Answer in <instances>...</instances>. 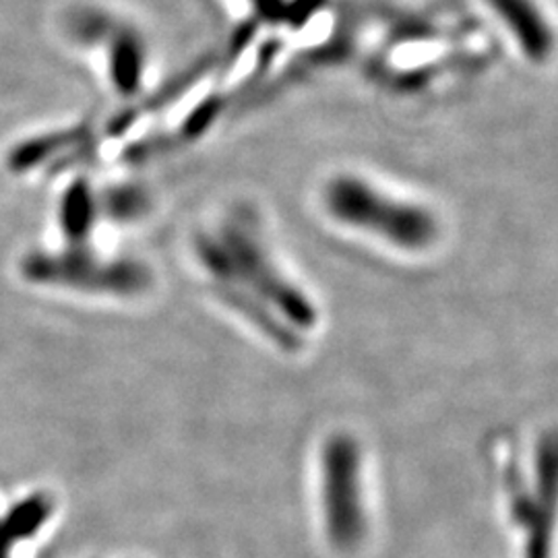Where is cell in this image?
Listing matches in <instances>:
<instances>
[{
	"label": "cell",
	"mask_w": 558,
	"mask_h": 558,
	"mask_svg": "<svg viewBox=\"0 0 558 558\" xmlns=\"http://www.w3.org/2000/svg\"><path fill=\"white\" fill-rule=\"evenodd\" d=\"M98 199L85 179L73 180L60 201L59 220L66 246L87 248L98 218Z\"/></svg>",
	"instance_id": "9"
},
{
	"label": "cell",
	"mask_w": 558,
	"mask_h": 558,
	"mask_svg": "<svg viewBox=\"0 0 558 558\" xmlns=\"http://www.w3.org/2000/svg\"><path fill=\"white\" fill-rule=\"evenodd\" d=\"M92 141H96L94 140V124L83 122V124L71 126L66 131L48 133V135L34 137V140L23 141L17 147L11 149L7 163L13 172H29L41 163H48V160H54L52 166H57L69 154L80 149L81 145L92 143Z\"/></svg>",
	"instance_id": "8"
},
{
	"label": "cell",
	"mask_w": 558,
	"mask_h": 558,
	"mask_svg": "<svg viewBox=\"0 0 558 558\" xmlns=\"http://www.w3.org/2000/svg\"><path fill=\"white\" fill-rule=\"evenodd\" d=\"M257 11L267 20H278L281 15V2L283 0H253Z\"/></svg>",
	"instance_id": "14"
},
{
	"label": "cell",
	"mask_w": 558,
	"mask_h": 558,
	"mask_svg": "<svg viewBox=\"0 0 558 558\" xmlns=\"http://www.w3.org/2000/svg\"><path fill=\"white\" fill-rule=\"evenodd\" d=\"M530 486V523L525 527V558H553L558 525V430L542 435Z\"/></svg>",
	"instance_id": "5"
},
{
	"label": "cell",
	"mask_w": 558,
	"mask_h": 558,
	"mask_svg": "<svg viewBox=\"0 0 558 558\" xmlns=\"http://www.w3.org/2000/svg\"><path fill=\"white\" fill-rule=\"evenodd\" d=\"M221 108H223V100L220 96H211L197 104L195 110L180 124L179 133L172 135L174 145H179L180 141L191 143L203 137L207 129L214 124V120L220 117Z\"/></svg>",
	"instance_id": "13"
},
{
	"label": "cell",
	"mask_w": 558,
	"mask_h": 558,
	"mask_svg": "<svg viewBox=\"0 0 558 558\" xmlns=\"http://www.w3.org/2000/svg\"><path fill=\"white\" fill-rule=\"evenodd\" d=\"M362 470L359 440L348 433L331 435L320 456L323 518L327 538L339 553L359 550L368 536Z\"/></svg>",
	"instance_id": "3"
},
{
	"label": "cell",
	"mask_w": 558,
	"mask_h": 558,
	"mask_svg": "<svg viewBox=\"0 0 558 558\" xmlns=\"http://www.w3.org/2000/svg\"><path fill=\"white\" fill-rule=\"evenodd\" d=\"M98 207L104 209L112 220L131 221L141 218L147 211V195L135 186H119L106 193Z\"/></svg>",
	"instance_id": "12"
},
{
	"label": "cell",
	"mask_w": 558,
	"mask_h": 558,
	"mask_svg": "<svg viewBox=\"0 0 558 558\" xmlns=\"http://www.w3.org/2000/svg\"><path fill=\"white\" fill-rule=\"evenodd\" d=\"M108 52V73L122 98L137 96L145 75V41L140 32L120 23L104 41Z\"/></svg>",
	"instance_id": "6"
},
{
	"label": "cell",
	"mask_w": 558,
	"mask_h": 558,
	"mask_svg": "<svg viewBox=\"0 0 558 558\" xmlns=\"http://www.w3.org/2000/svg\"><path fill=\"white\" fill-rule=\"evenodd\" d=\"M325 203L336 220L373 232L405 251H422L437 239L435 216L414 203L391 199L354 177H339L327 186Z\"/></svg>",
	"instance_id": "2"
},
{
	"label": "cell",
	"mask_w": 558,
	"mask_h": 558,
	"mask_svg": "<svg viewBox=\"0 0 558 558\" xmlns=\"http://www.w3.org/2000/svg\"><path fill=\"white\" fill-rule=\"evenodd\" d=\"M218 62H220L218 57H207V59L195 62V64H193L189 71H184L180 77L170 81V83H166L160 92H156L151 98H145V100L140 101L137 106H133L131 110L122 112L120 117L112 120V124H110V135L124 133V131H126L131 124H135L141 117H145V114H149V112H156L161 106H168L170 101L180 98L189 87H193V85H195L211 66H216Z\"/></svg>",
	"instance_id": "10"
},
{
	"label": "cell",
	"mask_w": 558,
	"mask_h": 558,
	"mask_svg": "<svg viewBox=\"0 0 558 558\" xmlns=\"http://www.w3.org/2000/svg\"><path fill=\"white\" fill-rule=\"evenodd\" d=\"M195 251L216 286L255 292V299L271 304L299 329H311L317 323L313 302L279 274L255 230L240 216L226 221L218 234H199Z\"/></svg>",
	"instance_id": "1"
},
{
	"label": "cell",
	"mask_w": 558,
	"mask_h": 558,
	"mask_svg": "<svg viewBox=\"0 0 558 558\" xmlns=\"http://www.w3.org/2000/svg\"><path fill=\"white\" fill-rule=\"evenodd\" d=\"M21 274L34 283L119 296L141 294L154 281L149 267L140 260L100 259L89 246H66L60 253H32L21 260Z\"/></svg>",
	"instance_id": "4"
},
{
	"label": "cell",
	"mask_w": 558,
	"mask_h": 558,
	"mask_svg": "<svg viewBox=\"0 0 558 558\" xmlns=\"http://www.w3.org/2000/svg\"><path fill=\"white\" fill-rule=\"evenodd\" d=\"M117 25L119 20L94 7L75 9L66 17L69 36L83 46H104V41L108 40V36L114 32Z\"/></svg>",
	"instance_id": "11"
},
{
	"label": "cell",
	"mask_w": 558,
	"mask_h": 558,
	"mask_svg": "<svg viewBox=\"0 0 558 558\" xmlns=\"http://www.w3.org/2000/svg\"><path fill=\"white\" fill-rule=\"evenodd\" d=\"M530 59H546L555 48V36L534 0H486Z\"/></svg>",
	"instance_id": "7"
}]
</instances>
